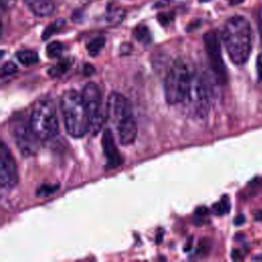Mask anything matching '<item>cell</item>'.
<instances>
[{
    "instance_id": "obj_17",
    "label": "cell",
    "mask_w": 262,
    "mask_h": 262,
    "mask_svg": "<svg viewBox=\"0 0 262 262\" xmlns=\"http://www.w3.org/2000/svg\"><path fill=\"white\" fill-rule=\"evenodd\" d=\"M212 210L215 215L222 216L227 214L230 211V201L227 195H223L217 203L212 207Z\"/></svg>"
},
{
    "instance_id": "obj_6",
    "label": "cell",
    "mask_w": 262,
    "mask_h": 262,
    "mask_svg": "<svg viewBox=\"0 0 262 262\" xmlns=\"http://www.w3.org/2000/svg\"><path fill=\"white\" fill-rule=\"evenodd\" d=\"M212 97L208 81L204 77L193 74L188 94L184 100L187 101L190 114L195 118H205L210 111Z\"/></svg>"
},
{
    "instance_id": "obj_3",
    "label": "cell",
    "mask_w": 262,
    "mask_h": 262,
    "mask_svg": "<svg viewBox=\"0 0 262 262\" xmlns=\"http://www.w3.org/2000/svg\"><path fill=\"white\" fill-rule=\"evenodd\" d=\"M60 111L67 132L75 138L84 136L89 131L88 114L80 94L75 89L63 92L60 98Z\"/></svg>"
},
{
    "instance_id": "obj_13",
    "label": "cell",
    "mask_w": 262,
    "mask_h": 262,
    "mask_svg": "<svg viewBox=\"0 0 262 262\" xmlns=\"http://www.w3.org/2000/svg\"><path fill=\"white\" fill-rule=\"evenodd\" d=\"M16 58L24 66H33L39 61V56L36 51L30 49H24L16 52Z\"/></svg>"
},
{
    "instance_id": "obj_20",
    "label": "cell",
    "mask_w": 262,
    "mask_h": 262,
    "mask_svg": "<svg viewBox=\"0 0 262 262\" xmlns=\"http://www.w3.org/2000/svg\"><path fill=\"white\" fill-rule=\"evenodd\" d=\"M17 66L12 61H6L1 67V76L6 77L9 75H13L17 72Z\"/></svg>"
},
{
    "instance_id": "obj_19",
    "label": "cell",
    "mask_w": 262,
    "mask_h": 262,
    "mask_svg": "<svg viewBox=\"0 0 262 262\" xmlns=\"http://www.w3.org/2000/svg\"><path fill=\"white\" fill-rule=\"evenodd\" d=\"M63 50V45L61 42L59 41H53L50 42L47 46H46V53L50 58H56L59 57L62 53Z\"/></svg>"
},
{
    "instance_id": "obj_18",
    "label": "cell",
    "mask_w": 262,
    "mask_h": 262,
    "mask_svg": "<svg viewBox=\"0 0 262 262\" xmlns=\"http://www.w3.org/2000/svg\"><path fill=\"white\" fill-rule=\"evenodd\" d=\"M66 25V20L62 18L56 19L55 21L51 23L49 26L46 27V29L44 30L43 34H42V39L43 40H47L49 37H51L53 34H55L56 32H58L61 28H63V26Z\"/></svg>"
},
{
    "instance_id": "obj_24",
    "label": "cell",
    "mask_w": 262,
    "mask_h": 262,
    "mask_svg": "<svg viewBox=\"0 0 262 262\" xmlns=\"http://www.w3.org/2000/svg\"><path fill=\"white\" fill-rule=\"evenodd\" d=\"M15 0H1V5L3 9H7L10 8L13 4H14Z\"/></svg>"
},
{
    "instance_id": "obj_23",
    "label": "cell",
    "mask_w": 262,
    "mask_h": 262,
    "mask_svg": "<svg viewBox=\"0 0 262 262\" xmlns=\"http://www.w3.org/2000/svg\"><path fill=\"white\" fill-rule=\"evenodd\" d=\"M257 72L259 80L262 81V53L257 56Z\"/></svg>"
},
{
    "instance_id": "obj_10",
    "label": "cell",
    "mask_w": 262,
    "mask_h": 262,
    "mask_svg": "<svg viewBox=\"0 0 262 262\" xmlns=\"http://www.w3.org/2000/svg\"><path fill=\"white\" fill-rule=\"evenodd\" d=\"M18 182V172L14 158L4 142L0 147V185L2 190H10Z\"/></svg>"
},
{
    "instance_id": "obj_26",
    "label": "cell",
    "mask_w": 262,
    "mask_h": 262,
    "mask_svg": "<svg viewBox=\"0 0 262 262\" xmlns=\"http://www.w3.org/2000/svg\"><path fill=\"white\" fill-rule=\"evenodd\" d=\"M244 222H245V216L242 215V214L237 215V216L235 217V219H234V224H235V225H241V224H243Z\"/></svg>"
},
{
    "instance_id": "obj_11",
    "label": "cell",
    "mask_w": 262,
    "mask_h": 262,
    "mask_svg": "<svg viewBox=\"0 0 262 262\" xmlns=\"http://www.w3.org/2000/svg\"><path fill=\"white\" fill-rule=\"evenodd\" d=\"M103 154L106 159V166L108 169H115L123 163V158L121 157L116 144L112 131L105 129L101 139Z\"/></svg>"
},
{
    "instance_id": "obj_27",
    "label": "cell",
    "mask_w": 262,
    "mask_h": 262,
    "mask_svg": "<svg viewBox=\"0 0 262 262\" xmlns=\"http://www.w3.org/2000/svg\"><path fill=\"white\" fill-rule=\"evenodd\" d=\"M227 1H228V3L230 5H237V4L242 3V2H244L245 0H227Z\"/></svg>"
},
{
    "instance_id": "obj_8",
    "label": "cell",
    "mask_w": 262,
    "mask_h": 262,
    "mask_svg": "<svg viewBox=\"0 0 262 262\" xmlns=\"http://www.w3.org/2000/svg\"><path fill=\"white\" fill-rule=\"evenodd\" d=\"M9 128L15 144L24 157H30L37 152L40 139L33 131L30 121L16 116L10 121Z\"/></svg>"
},
{
    "instance_id": "obj_9",
    "label": "cell",
    "mask_w": 262,
    "mask_h": 262,
    "mask_svg": "<svg viewBox=\"0 0 262 262\" xmlns=\"http://www.w3.org/2000/svg\"><path fill=\"white\" fill-rule=\"evenodd\" d=\"M204 43L209 57V61L217 80L220 83H225L227 80L226 69L222 59L221 47L216 31H209L204 35Z\"/></svg>"
},
{
    "instance_id": "obj_7",
    "label": "cell",
    "mask_w": 262,
    "mask_h": 262,
    "mask_svg": "<svg viewBox=\"0 0 262 262\" xmlns=\"http://www.w3.org/2000/svg\"><path fill=\"white\" fill-rule=\"evenodd\" d=\"M81 94L88 114L89 132L95 135L101 129L105 120L101 91L95 83L89 82L84 86Z\"/></svg>"
},
{
    "instance_id": "obj_21",
    "label": "cell",
    "mask_w": 262,
    "mask_h": 262,
    "mask_svg": "<svg viewBox=\"0 0 262 262\" xmlns=\"http://www.w3.org/2000/svg\"><path fill=\"white\" fill-rule=\"evenodd\" d=\"M58 189V184H54V185H50V184H43L41 185L38 190H37V194L41 195V196H47L51 193H53L55 190Z\"/></svg>"
},
{
    "instance_id": "obj_22",
    "label": "cell",
    "mask_w": 262,
    "mask_h": 262,
    "mask_svg": "<svg viewBox=\"0 0 262 262\" xmlns=\"http://www.w3.org/2000/svg\"><path fill=\"white\" fill-rule=\"evenodd\" d=\"M158 19L161 23L162 26H167L173 20V14L172 13H160L158 15Z\"/></svg>"
},
{
    "instance_id": "obj_16",
    "label": "cell",
    "mask_w": 262,
    "mask_h": 262,
    "mask_svg": "<svg viewBox=\"0 0 262 262\" xmlns=\"http://www.w3.org/2000/svg\"><path fill=\"white\" fill-rule=\"evenodd\" d=\"M104 44H105V38L102 36H98V37L91 39L87 43V46H86L89 55H91V56L98 55L99 52L101 51V49L104 47Z\"/></svg>"
},
{
    "instance_id": "obj_1",
    "label": "cell",
    "mask_w": 262,
    "mask_h": 262,
    "mask_svg": "<svg viewBox=\"0 0 262 262\" xmlns=\"http://www.w3.org/2000/svg\"><path fill=\"white\" fill-rule=\"evenodd\" d=\"M222 40L233 63L242 66L248 60L252 49V30L244 16L234 15L224 24Z\"/></svg>"
},
{
    "instance_id": "obj_15",
    "label": "cell",
    "mask_w": 262,
    "mask_h": 262,
    "mask_svg": "<svg viewBox=\"0 0 262 262\" xmlns=\"http://www.w3.org/2000/svg\"><path fill=\"white\" fill-rule=\"evenodd\" d=\"M134 36L137 41L144 45H148L152 41V36L149 29L144 25H138L134 30Z\"/></svg>"
},
{
    "instance_id": "obj_5",
    "label": "cell",
    "mask_w": 262,
    "mask_h": 262,
    "mask_svg": "<svg viewBox=\"0 0 262 262\" xmlns=\"http://www.w3.org/2000/svg\"><path fill=\"white\" fill-rule=\"evenodd\" d=\"M192 75L188 66L181 59H177L172 63L164 81L165 98L169 104H177L185 100Z\"/></svg>"
},
{
    "instance_id": "obj_25",
    "label": "cell",
    "mask_w": 262,
    "mask_h": 262,
    "mask_svg": "<svg viewBox=\"0 0 262 262\" xmlns=\"http://www.w3.org/2000/svg\"><path fill=\"white\" fill-rule=\"evenodd\" d=\"M95 69L91 66V64H85L84 67V73L86 76H89V75H92L94 73Z\"/></svg>"
},
{
    "instance_id": "obj_2",
    "label": "cell",
    "mask_w": 262,
    "mask_h": 262,
    "mask_svg": "<svg viewBox=\"0 0 262 262\" xmlns=\"http://www.w3.org/2000/svg\"><path fill=\"white\" fill-rule=\"evenodd\" d=\"M106 118L116 128L121 144L133 143L137 136V125L130 101L119 92H112L106 101Z\"/></svg>"
},
{
    "instance_id": "obj_4",
    "label": "cell",
    "mask_w": 262,
    "mask_h": 262,
    "mask_svg": "<svg viewBox=\"0 0 262 262\" xmlns=\"http://www.w3.org/2000/svg\"><path fill=\"white\" fill-rule=\"evenodd\" d=\"M30 125L40 140H48L58 133V119L53 100L49 96L37 99L30 115Z\"/></svg>"
},
{
    "instance_id": "obj_28",
    "label": "cell",
    "mask_w": 262,
    "mask_h": 262,
    "mask_svg": "<svg viewBox=\"0 0 262 262\" xmlns=\"http://www.w3.org/2000/svg\"><path fill=\"white\" fill-rule=\"evenodd\" d=\"M256 219L257 220H262V212H259L258 214H256Z\"/></svg>"
},
{
    "instance_id": "obj_29",
    "label": "cell",
    "mask_w": 262,
    "mask_h": 262,
    "mask_svg": "<svg viewBox=\"0 0 262 262\" xmlns=\"http://www.w3.org/2000/svg\"><path fill=\"white\" fill-rule=\"evenodd\" d=\"M201 2H208V1H211V0H200Z\"/></svg>"
},
{
    "instance_id": "obj_12",
    "label": "cell",
    "mask_w": 262,
    "mask_h": 262,
    "mask_svg": "<svg viewBox=\"0 0 262 262\" xmlns=\"http://www.w3.org/2000/svg\"><path fill=\"white\" fill-rule=\"evenodd\" d=\"M28 8L37 16L51 15L55 10L54 0H25Z\"/></svg>"
},
{
    "instance_id": "obj_14",
    "label": "cell",
    "mask_w": 262,
    "mask_h": 262,
    "mask_svg": "<svg viewBox=\"0 0 262 262\" xmlns=\"http://www.w3.org/2000/svg\"><path fill=\"white\" fill-rule=\"evenodd\" d=\"M71 66H72V60L71 59H69V58L61 59L56 64H54L53 67H51L48 70V75L52 78L60 77L70 70Z\"/></svg>"
}]
</instances>
